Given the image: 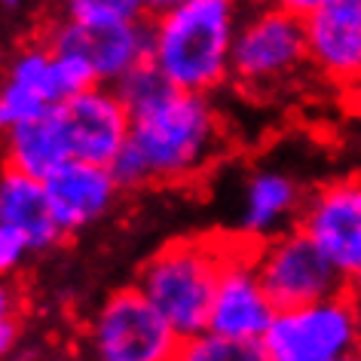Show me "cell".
Instances as JSON below:
<instances>
[{
    "instance_id": "cell-27",
    "label": "cell",
    "mask_w": 361,
    "mask_h": 361,
    "mask_svg": "<svg viewBox=\"0 0 361 361\" xmlns=\"http://www.w3.org/2000/svg\"><path fill=\"white\" fill-rule=\"evenodd\" d=\"M349 288H352V294H355V297H358V300H361V279H355V282H352Z\"/></svg>"
},
{
    "instance_id": "cell-18",
    "label": "cell",
    "mask_w": 361,
    "mask_h": 361,
    "mask_svg": "<svg viewBox=\"0 0 361 361\" xmlns=\"http://www.w3.org/2000/svg\"><path fill=\"white\" fill-rule=\"evenodd\" d=\"M114 89H116V95L123 98V104L129 107V114L135 116V114L147 111V107H153V104H159L162 98L171 95L178 86H171L169 77L162 74L153 61H144V65L132 68L126 77L116 80Z\"/></svg>"
},
{
    "instance_id": "cell-21",
    "label": "cell",
    "mask_w": 361,
    "mask_h": 361,
    "mask_svg": "<svg viewBox=\"0 0 361 361\" xmlns=\"http://www.w3.org/2000/svg\"><path fill=\"white\" fill-rule=\"evenodd\" d=\"M52 74H56V89H59L61 102L71 95L86 92L92 86H102L92 65L86 59L74 56V52H52Z\"/></svg>"
},
{
    "instance_id": "cell-12",
    "label": "cell",
    "mask_w": 361,
    "mask_h": 361,
    "mask_svg": "<svg viewBox=\"0 0 361 361\" xmlns=\"http://www.w3.org/2000/svg\"><path fill=\"white\" fill-rule=\"evenodd\" d=\"M310 65L337 86H361V0H331L303 19Z\"/></svg>"
},
{
    "instance_id": "cell-26",
    "label": "cell",
    "mask_w": 361,
    "mask_h": 361,
    "mask_svg": "<svg viewBox=\"0 0 361 361\" xmlns=\"http://www.w3.org/2000/svg\"><path fill=\"white\" fill-rule=\"evenodd\" d=\"M337 361H361V349L349 352V355H343V358H337Z\"/></svg>"
},
{
    "instance_id": "cell-23",
    "label": "cell",
    "mask_w": 361,
    "mask_h": 361,
    "mask_svg": "<svg viewBox=\"0 0 361 361\" xmlns=\"http://www.w3.org/2000/svg\"><path fill=\"white\" fill-rule=\"evenodd\" d=\"M28 251H31V245H28V239H25V233L0 224V279L13 276L16 269L22 267V260L28 257Z\"/></svg>"
},
{
    "instance_id": "cell-19",
    "label": "cell",
    "mask_w": 361,
    "mask_h": 361,
    "mask_svg": "<svg viewBox=\"0 0 361 361\" xmlns=\"http://www.w3.org/2000/svg\"><path fill=\"white\" fill-rule=\"evenodd\" d=\"M61 10L65 19L86 25H116L150 16L144 10V0H61Z\"/></svg>"
},
{
    "instance_id": "cell-9",
    "label": "cell",
    "mask_w": 361,
    "mask_h": 361,
    "mask_svg": "<svg viewBox=\"0 0 361 361\" xmlns=\"http://www.w3.org/2000/svg\"><path fill=\"white\" fill-rule=\"evenodd\" d=\"M52 52H74L92 65L102 86H114L132 68L150 61L153 56V16L116 25H86L61 19L47 34Z\"/></svg>"
},
{
    "instance_id": "cell-2",
    "label": "cell",
    "mask_w": 361,
    "mask_h": 361,
    "mask_svg": "<svg viewBox=\"0 0 361 361\" xmlns=\"http://www.w3.org/2000/svg\"><path fill=\"white\" fill-rule=\"evenodd\" d=\"M239 0H184L153 16L150 61L184 92L209 95L230 80Z\"/></svg>"
},
{
    "instance_id": "cell-15",
    "label": "cell",
    "mask_w": 361,
    "mask_h": 361,
    "mask_svg": "<svg viewBox=\"0 0 361 361\" xmlns=\"http://www.w3.org/2000/svg\"><path fill=\"white\" fill-rule=\"evenodd\" d=\"M0 224L25 233L31 251H47L65 236L52 214L47 184L10 166L0 171Z\"/></svg>"
},
{
    "instance_id": "cell-11",
    "label": "cell",
    "mask_w": 361,
    "mask_h": 361,
    "mask_svg": "<svg viewBox=\"0 0 361 361\" xmlns=\"http://www.w3.org/2000/svg\"><path fill=\"white\" fill-rule=\"evenodd\" d=\"M71 159L111 166L132 132V114L114 86H92L56 104Z\"/></svg>"
},
{
    "instance_id": "cell-4",
    "label": "cell",
    "mask_w": 361,
    "mask_h": 361,
    "mask_svg": "<svg viewBox=\"0 0 361 361\" xmlns=\"http://www.w3.org/2000/svg\"><path fill=\"white\" fill-rule=\"evenodd\" d=\"M269 361H337L361 349V300L352 288L279 310L264 334Z\"/></svg>"
},
{
    "instance_id": "cell-3",
    "label": "cell",
    "mask_w": 361,
    "mask_h": 361,
    "mask_svg": "<svg viewBox=\"0 0 361 361\" xmlns=\"http://www.w3.org/2000/svg\"><path fill=\"white\" fill-rule=\"evenodd\" d=\"M230 242L178 239L144 260L135 288L166 315L180 340L209 328V310Z\"/></svg>"
},
{
    "instance_id": "cell-13",
    "label": "cell",
    "mask_w": 361,
    "mask_h": 361,
    "mask_svg": "<svg viewBox=\"0 0 361 361\" xmlns=\"http://www.w3.org/2000/svg\"><path fill=\"white\" fill-rule=\"evenodd\" d=\"M61 233H77L98 224L114 209L123 187L116 184L111 166L86 159H68L43 180Z\"/></svg>"
},
{
    "instance_id": "cell-16",
    "label": "cell",
    "mask_w": 361,
    "mask_h": 361,
    "mask_svg": "<svg viewBox=\"0 0 361 361\" xmlns=\"http://www.w3.org/2000/svg\"><path fill=\"white\" fill-rule=\"evenodd\" d=\"M71 159L65 129H61L56 104L47 114L16 126L4 135V166L47 180L61 162Z\"/></svg>"
},
{
    "instance_id": "cell-5",
    "label": "cell",
    "mask_w": 361,
    "mask_h": 361,
    "mask_svg": "<svg viewBox=\"0 0 361 361\" xmlns=\"http://www.w3.org/2000/svg\"><path fill=\"white\" fill-rule=\"evenodd\" d=\"M310 65L306 25L300 16L260 4L236 28L230 80L248 89H269Z\"/></svg>"
},
{
    "instance_id": "cell-7",
    "label": "cell",
    "mask_w": 361,
    "mask_h": 361,
    "mask_svg": "<svg viewBox=\"0 0 361 361\" xmlns=\"http://www.w3.org/2000/svg\"><path fill=\"white\" fill-rule=\"evenodd\" d=\"M255 267L276 310L303 306L349 288L337 267L300 227L260 242L255 248Z\"/></svg>"
},
{
    "instance_id": "cell-1",
    "label": "cell",
    "mask_w": 361,
    "mask_h": 361,
    "mask_svg": "<svg viewBox=\"0 0 361 361\" xmlns=\"http://www.w3.org/2000/svg\"><path fill=\"white\" fill-rule=\"evenodd\" d=\"M221 147V116L202 92L175 89L159 104L132 116L126 147L111 171L123 193L150 184L190 180L214 159Z\"/></svg>"
},
{
    "instance_id": "cell-20",
    "label": "cell",
    "mask_w": 361,
    "mask_h": 361,
    "mask_svg": "<svg viewBox=\"0 0 361 361\" xmlns=\"http://www.w3.org/2000/svg\"><path fill=\"white\" fill-rule=\"evenodd\" d=\"M49 107L52 104L47 98H40L37 92H31V89H25L22 83L6 77L4 83H0V135H6L10 129H16V126L34 120V116L47 114Z\"/></svg>"
},
{
    "instance_id": "cell-17",
    "label": "cell",
    "mask_w": 361,
    "mask_h": 361,
    "mask_svg": "<svg viewBox=\"0 0 361 361\" xmlns=\"http://www.w3.org/2000/svg\"><path fill=\"white\" fill-rule=\"evenodd\" d=\"M175 361H269V355L264 340H242L202 331L180 343Z\"/></svg>"
},
{
    "instance_id": "cell-22",
    "label": "cell",
    "mask_w": 361,
    "mask_h": 361,
    "mask_svg": "<svg viewBox=\"0 0 361 361\" xmlns=\"http://www.w3.org/2000/svg\"><path fill=\"white\" fill-rule=\"evenodd\" d=\"M16 343H19V297L6 279H0V358L10 355Z\"/></svg>"
},
{
    "instance_id": "cell-28",
    "label": "cell",
    "mask_w": 361,
    "mask_h": 361,
    "mask_svg": "<svg viewBox=\"0 0 361 361\" xmlns=\"http://www.w3.org/2000/svg\"><path fill=\"white\" fill-rule=\"evenodd\" d=\"M4 4H6V6H19V0H4Z\"/></svg>"
},
{
    "instance_id": "cell-10",
    "label": "cell",
    "mask_w": 361,
    "mask_h": 361,
    "mask_svg": "<svg viewBox=\"0 0 361 361\" xmlns=\"http://www.w3.org/2000/svg\"><path fill=\"white\" fill-rule=\"evenodd\" d=\"M255 248L257 242H248V239L230 242L218 285H214L209 328L205 331L224 334V337L264 340V334L273 324L279 310L257 276Z\"/></svg>"
},
{
    "instance_id": "cell-24",
    "label": "cell",
    "mask_w": 361,
    "mask_h": 361,
    "mask_svg": "<svg viewBox=\"0 0 361 361\" xmlns=\"http://www.w3.org/2000/svg\"><path fill=\"white\" fill-rule=\"evenodd\" d=\"M257 4L276 6V10H285V13H294V16H300V19H306L310 13H315L324 4H331V0H257Z\"/></svg>"
},
{
    "instance_id": "cell-8",
    "label": "cell",
    "mask_w": 361,
    "mask_h": 361,
    "mask_svg": "<svg viewBox=\"0 0 361 361\" xmlns=\"http://www.w3.org/2000/svg\"><path fill=\"white\" fill-rule=\"evenodd\" d=\"M297 227L324 251L346 285L361 279V175L315 187L306 196Z\"/></svg>"
},
{
    "instance_id": "cell-14",
    "label": "cell",
    "mask_w": 361,
    "mask_h": 361,
    "mask_svg": "<svg viewBox=\"0 0 361 361\" xmlns=\"http://www.w3.org/2000/svg\"><path fill=\"white\" fill-rule=\"evenodd\" d=\"M306 196L300 184L279 169H257L242 187L239 233L248 242H267L285 230H294L300 221Z\"/></svg>"
},
{
    "instance_id": "cell-6",
    "label": "cell",
    "mask_w": 361,
    "mask_h": 361,
    "mask_svg": "<svg viewBox=\"0 0 361 361\" xmlns=\"http://www.w3.org/2000/svg\"><path fill=\"white\" fill-rule=\"evenodd\" d=\"M98 361H175L180 334L138 288H120L98 306L92 328Z\"/></svg>"
},
{
    "instance_id": "cell-25",
    "label": "cell",
    "mask_w": 361,
    "mask_h": 361,
    "mask_svg": "<svg viewBox=\"0 0 361 361\" xmlns=\"http://www.w3.org/2000/svg\"><path fill=\"white\" fill-rule=\"evenodd\" d=\"M178 4H184V0H144V10H147L150 16H159V13L171 10V6H178Z\"/></svg>"
}]
</instances>
